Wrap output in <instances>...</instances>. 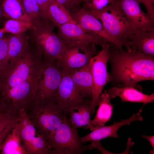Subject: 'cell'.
<instances>
[{"label":"cell","mask_w":154,"mask_h":154,"mask_svg":"<svg viewBox=\"0 0 154 154\" xmlns=\"http://www.w3.org/2000/svg\"><path fill=\"white\" fill-rule=\"evenodd\" d=\"M109 60L111 66L109 81L120 84V87L130 86L141 90L137 83L154 80V58L138 50L119 49L111 43Z\"/></svg>","instance_id":"obj_1"},{"label":"cell","mask_w":154,"mask_h":154,"mask_svg":"<svg viewBox=\"0 0 154 154\" xmlns=\"http://www.w3.org/2000/svg\"><path fill=\"white\" fill-rule=\"evenodd\" d=\"M42 56L34 54L29 49L0 72V94L25 81L41 74Z\"/></svg>","instance_id":"obj_2"},{"label":"cell","mask_w":154,"mask_h":154,"mask_svg":"<svg viewBox=\"0 0 154 154\" xmlns=\"http://www.w3.org/2000/svg\"><path fill=\"white\" fill-rule=\"evenodd\" d=\"M24 109L38 133L46 141L67 118L66 112L55 102L41 104L33 100Z\"/></svg>","instance_id":"obj_3"},{"label":"cell","mask_w":154,"mask_h":154,"mask_svg":"<svg viewBox=\"0 0 154 154\" xmlns=\"http://www.w3.org/2000/svg\"><path fill=\"white\" fill-rule=\"evenodd\" d=\"M96 18L107 32L126 49L134 50L128 40L133 32L117 0L108 5Z\"/></svg>","instance_id":"obj_4"},{"label":"cell","mask_w":154,"mask_h":154,"mask_svg":"<svg viewBox=\"0 0 154 154\" xmlns=\"http://www.w3.org/2000/svg\"><path fill=\"white\" fill-rule=\"evenodd\" d=\"M49 20H43L34 27L33 35L37 52L44 56L46 60L57 62L66 50L67 46L53 31Z\"/></svg>","instance_id":"obj_5"},{"label":"cell","mask_w":154,"mask_h":154,"mask_svg":"<svg viewBox=\"0 0 154 154\" xmlns=\"http://www.w3.org/2000/svg\"><path fill=\"white\" fill-rule=\"evenodd\" d=\"M47 142L51 154H81L93 148L91 144L86 145L82 144L76 128L70 124L68 118Z\"/></svg>","instance_id":"obj_6"},{"label":"cell","mask_w":154,"mask_h":154,"mask_svg":"<svg viewBox=\"0 0 154 154\" xmlns=\"http://www.w3.org/2000/svg\"><path fill=\"white\" fill-rule=\"evenodd\" d=\"M62 72L56 62L46 59L36 88L34 102L41 104L56 102V96Z\"/></svg>","instance_id":"obj_7"},{"label":"cell","mask_w":154,"mask_h":154,"mask_svg":"<svg viewBox=\"0 0 154 154\" xmlns=\"http://www.w3.org/2000/svg\"><path fill=\"white\" fill-rule=\"evenodd\" d=\"M57 27L58 35L67 47L96 52L94 44L102 48L108 42L98 35L85 31L76 24L67 23Z\"/></svg>","instance_id":"obj_8"},{"label":"cell","mask_w":154,"mask_h":154,"mask_svg":"<svg viewBox=\"0 0 154 154\" xmlns=\"http://www.w3.org/2000/svg\"><path fill=\"white\" fill-rule=\"evenodd\" d=\"M41 74L31 78L0 94V102L10 114H19L34 99L38 82Z\"/></svg>","instance_id":"obj_9"},{"label":"cell","mask_w":154,"mask_h":154,"mask_svg":"<svg viewBox=\"0 0 154 154\" xmlns=\"http://www.w3.org/2000/svg\"><path fill=\"white\" fill-rule=\"evenodd\" d=\"M111 43L108 42L102 47L101 50L93 56L90 61L93 88L91 100V115L95 112L100 95L105 85L109 81V74L107 64L109 58V48Z\"/></svg>","instance_id":"obj_10"},{"label":"cell","mask_w":154,"mask_h":154,"mask_svg":"<svg viewBox=\"0 0 154 154\" xmlns=\"http://www.w3.org/2000/svg\"><path fill=\"white\" fill-rule=\"evenodd\" d=\"M22 142L27 154H51L47 141L37 132L29 119L25 110L19 111Z\"/></svg>","instance_id":"obj_11"},{"label":"cell","mask_w":154,"mask_h":154,"mask_svg":"<svg viewBox=\"0 0 154 154\" xmlns=\"http://www.w3.org/2000/svg\"><path fill=\"white\" fill-rule=\"evenodd\" d=\"M133 32L154 30V20L141 10L142 0H117Z\"/></svg>","instance_id":"obj_12"},{"label":"cell","mask_w":154,"mask_h":154,"mask_svg":"<svg viewBox=\"0 0 154 154\" xmlns=\"http://www.w3.org/2000/svg\"><path fill=\"white\" fill-rule=\"evenodd\" d=\"M56 99V102L66 112L70 107L89 101L82 97L69 73L64 71L62 72Z\"/></svg>","instance_id":"obj_13"},{"label":"cell","mask_w":154,"mask_h":154,"mask_svg":"<svg viewBox=\"0 0 154 154\" xmlns=\"http://www.w3.org/2000/svg\"><path fill=\"white\" fill-rule=\"evenodd\" d=\"M77 24L86 32L98 35L115 45L119 49L123 48V45L114 38L106 31L99 20L91 15L83 8L70 13Z\"/></svg>","instance_id":"obj_14"},{"label":"cell","mask_w":154,"mask_h":154,"mask_svg":"<svg viewBox=\"0 0 154 154\" xmlns=\"http://www.w3.org/2000/svg\"><path fill=\"white\" fill-rule=\"evenodd\" d=\"M96 52L74 47H68L57 62L62 71L69 72L88 64Z\"/></svg>","instance_id":"obj_15"},{"label":"cell","mask_w":154,"mask_h":154,"mask_svg":"<svg viewBox=\"0 0 154 154\" xmlns=\"http://www.w3.org/2000/svg\"><path fill=\"white\" fill-rule=\"evenodd\" d=\"M142 108L137 113L133 114L127 119L123 120L119 122H115L111 125L104 126L92 131L86 135L80 137L81 142L82 143H84L90 141H100L109 137L117 138L118 136L117 131L120 127L126 125H130L131 122L134 121L142 120L143 118L141 114Z\"/></svg>","instance_id":"obj_16"},{"label":"cell","mask_w":154,"mask_h":154,"mask_svg":"<svg viewBox=\"0 0 154 154\" xmlns=\"http://www.w3.org/2000/svg\"><path fill=\"white\" fill-rule=\"evenodd\" d=\"M68 73L82 97L92 98L93 84L90 61L85 66Z\"/></svg>","instance_id":"obj_17"},{"label":"cell","mask_w":154,"mask_h":154,"mask_svg":"<svg viewBox=\"0 0 154 154\" xmlns=\"http://www.w3.org/2000/svg\"><path fill=\"white\" fill-rule=\"evenodd\" d=\"M112 98L119 96L123 101L140 102L145 104L153 102L154 100V94H144L141 90L130 86L110 88L108 91Z\"/></svg>","instance_id":"obj_18"},{"label":"cell","mask_w":154,"mask_h":154,"mask_svg":"<svg viewBox=\"0 0 154 154\" xmlns=\"http://www.w3.org/2000/svg\"><path fill=\"white\" fill-rule=\"evenodd\" d=\"M112 98L107 90H105L101 94L96 114L90 123L89 128L91 131L104 126L110 120L113 110V106L110 101Z\"/></svg>","instance_id":"obj_19"},{"label":"cell","mask_w":154,"mask_h":154,"mask_svg":"<svg viewBox=\"0 0 154 154\" xmlns=\"http://www.w3.org/2000/svg\"><path fill=\"white\" fill-rule=\"evenodd\" d=\"M91 100L68 108L67 112L70 114L68 121L76 128H89L91 120Z\"/></svg>","instance_id":"obj_20"},{"label":"cell","mask_w":154,"mask_h":154,"mask_svg":"<svg viewBox=\"0 0 154 154\" xmlns=\"http://www.w3.org/2000/svg\"><path fill=\"white\" fill-rule=\"evenodd\" d=\"M128 40L134 49L154 58V30L133 33Z\"/></svg>","instance_id":"obj_21"},{"label":"cell","mask_w":154,"mask_h":154,"mask_svg":"<svg viewBox=\"0 0 154 154\" xmlns=\"http://www.w3.org/2000/svg\"><path fill=\"white\" fill-rule=\"evenodd\" d=\"M21 126L18 122L10 132L3 143L1 154H27L21 136Z\"/></svg>","instance_id":"obj_22"},{"label":"cell","mask_w":154,"mask_h":154,"mask_svg":"<svg viewBox=\"0 0 154 154\" xmlns=\"http://www.w3.org/2000/svg\"><path fill=\"white\" fill-rule=\"evenodd\" d=\"M24 33L12 34L9 36L7 66L13 62L29 49L28 38Z\"/></svg>","instance_id":"obj_23"},{"label":"cell","mask_w":154,"mask_h":154,"mask_svg":"<svg viewBox=\"0 0 154 154\" xmlns=\"http://www.w3.org/2000/svg\"><path fill=\"white\" fill-rule=\"evenodd\" d=\"M47 17L52 24L57 27L67 23L76 24L70 12L54 0H49Z\"/></svg>","instance_id":"obj_24"},{"label":"cell","mask_w":154,"mask_h":154,"mask_svg":"<svg viewBox=\"0 0 154 154\" xmlns=\"http://www.w3.org/2000/svg\"><path fill=\"white\" fill-rule=\"evenodd\" d=\"M2 7L5 18L31 22L21 0H2Z\"/></svg>","instance_id":"obj_25"},{"label":"cell","mask_w":154,"mask_h":154,"mask_svg":"<svg viewBox=\"0 0 154 154\" xmlns=\"http://www.w3.org/2000/svg\"><path fill=\"white\" fill-rule=\"evenodd\" d=\"M34 27L33 24L30 22L8 19L4 22L2 28L5 33L17 34L24 33Z\"/></svg>","instance_id":"obj_26"},{"label":"cell","mask_w":154,"mask_h":154,"mask_svg":"<svg viewBox=\"0 0 154 154\" xmlns=\"http://www.w3.org/2000/svg\"><path fill=\"white\" fill-rule=\"evenodd\" d=\"M24 9L34 27L39 25L43 19L36 0H21Z\"/></svg>","instance_id":"obj_27"},{"label":"cell","mask_w":154,"mask_h":154,"mask_svg":"<svg viewBox=\"0 0 154 154\" xmlns=\"http://www.w3.org/2000/svg\"><path fill=\"white\" fill-rule=\"evenodd\" d=\"M116 0H83V8L96 18L109 4Z\"/></svg>","instance_id":"obj_28"},{"label":"cell","mask_w":154,"mask_h":154,"mask_svg":"<svg viewBox=\"0 0 154 154\" xmlns=\"http://www.w3.org/2000/svg\"><path fill=\"white\" fill-rule=\"evenodd\" d=\"M9 36H4L0 38V72L5 68L7 65Z\"/></svg>","instance_id":"obj_29"},{"label":"cell","mask_w":154,"mask_h":154,"mask_svg":"<svg viewBox=\"0 0 154 154\" xmlns=\"http://www.w3.org/2000/svg\"><path fill=\"white\" fill-rule=\"evenodd\" d=\"M19 119V114L14 115L7 112L0 116V135L7 128L18 123Z\"/></svg>","instance_id":"obj_30"},{"label":"cell","mask_w":154,"mask_h":154,"mask_svg":"<svg viewBox=\"0 0 154 154\" xmlns=\"http://www.w3.org/2000/svg\"><path fill=\"white\" fill-rule=\"evenodd\" d=\"M40 8L43 19L49 20L47 17V11L49 0H36Z\"/></svg>","instance_id":"obj_31"},{"label":"cell","mask_w":154,"mask_h":154,"mask_svg":"<svg viewBox=\"0 0 154 154\" xmlns=\"http://www.w3.org/2000/svg\"><path fill=\"white\" fill-rule=\"evenodd\" d=\"M142 3L145 7L146 13L154 20V0H142Z\"/></svg>","instance_id":"obj_32"},{"label":"cell","mask_w":154,"mask_h":154,"mask_svg":"<svg viewBox=\"0 0 154 154\" xmlns=\"http://www.w3.org/2000/svg\"><path fill=\"white\" fill-rule=\"evenodd\" d=\"M58 3L61 4L70 12V11L72 10L73 12L76 11L75 9V7H77L75 5L71 0H54Z\"/></svg>","instance_id":"obj_33"},{"label":"cell","mask_w":154,"mask_h":154,"mask_svg":"<svg viewBox=\"0 0 154 154\" xmlns=\"http://www.w3.org/2000/svg\"><path fill=\"white\" fill-rule=\"evenodd\" d=\"M16 124L12 125L7 128L0 135V152L1 147L3 143L10 132Z\"/></svg>","instance_id":"obj_34"},{"label":"cell","mask_w":154,"mask_h":154,"mask_svg":"<svg viewBox=\"0 0 154 154\" xmlns=\"http://www.w3.org/2000/svg\"><path fill=\"white\" fill-rule=\"evenodd\" d=\"M141 136L147 139L149 141L153 148V151H154V135L149 136L142 135Z\"/></svg>","instance_id":"obj_35"},{"label":"cell","mask_w":154,"mask_h":154,"mask_svg":"<svg viewBox=\"0 0 154 154\" xmlns=\"http://www.w3.org/2000/svg\"><path fill=\"white\" fill-rule=\"evenodd\" d=\"M7 112H9L7 109L0 103V116Z\"/></svg>","instance_id":"obj_36"},{"label":"cell","mask_w":154,"mask_h":154,"mask_svg":"<svg viewBox=\"0 0 154 154\" xmlns=\"http://www.w3.org/2000/svg\"><path fill=\"white\" fill-rule=\"evenodd\" d=\"M2 0H0V23L2 22L3 18H5L3 15L2 7Z\"/></svg>","instance_id":"obj_37"},{"label":"cell","mask_w":154,"mask_h":154,"mask_svg":"<svg viewBox=\"0 0 154 154\" xmlns=\"http://www.w3.org/2000/svg\"><path fill=\"white\" fill-rule=\"evenodd\" d=\"M72 2L76 6L79 7L80 4L83 0H71Z\"/></svg>","instance_id":"obj_38"},{"label":"cell","mask_w":154,"mask_h":154,"mask_svg":"<svg viewBox=\"0 0 154 154\" xmlns=\"http://www.w3.org/2000/svg\"><path fill=\"white\" fill-rule=\"evenodd\" d=\"M5 33L3 28H0V38L4 36Z\"/></svg>","instance_id":"obj_39"}]
</instances>
